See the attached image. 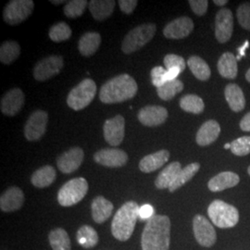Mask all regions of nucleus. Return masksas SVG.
I'll list each match as a JSON object with an SVG mask.
<instances>
[{
	"label": "nucleus",
	"instance_id": "ddd939ff",
	"mask_svg": "<svg viewBox=\"0 0 250 250\" xmlns=\"http://www.w3.org/2000/svg\"><path fill=\"white\" fill-rule=\"evenodd\" d=\"M125 120L122 115L108 119L103 126L104 138L112 146H120L125 138Z\"/></svg>",
	"mask_w": 250,
	"mask_h": 250
},
{
	"label": "nucleus",
	"instance_id": "3c124183",
	"mask_svg": "<svg viewBox=\"0 0 250 250\" xmlns=\"http://www.w3.org/2000/svg\"><path fill=\"white\" fill-rule=\"evenodd\" d=\"M50 2H51V3H53L54 5H60V4H62V3H65V1H64V0H61V1H56V0H51Z\"/></svg>",
	"mask_w": 250,
	"mask_h": 250
},
{
	"label": "nucleus",
	"instance_id": "f03ea898",
	"mask_svg": "<svg viewBox=\"0 0 250 250\" xmlns=\"http://www.w3.org/2000/svg\"><path fill=\"white\" fill-rule=\"evenodd\" d=\"M138 85L129 74H121L105 83L99 93V99L104 104H116L133 99Z\"/></svg>",
	"mask_w": 250,
	"mask_h": 250
},
{
	"label": "nucleus",
	"instance_id": "9b49d317",
	"mask_svg": "<svg viewBox=\"0 0 250 250\" xmlns=\"http://www.w3.org/2000/svg\"><path fill=\"white\" fill-rule=\"evenodd\" d=\"M48 115L44 110H36L27 120L24 126V136L28 141H37L43 137L46 131Z\"/></svg>",
	"mask_w": 250,
	"mask_h": 250
},
{
	"label": "nucleus",
	"instance_id": "dca6fc26",
	"mask_svg": "<svg viewBox=\"0 0 250 250\" xmlns=\"http://www.w3.org/2000/svg\"><path fill=\"white\" fill-rule=\"evenodd\" d=\"M25 102V97L22 90L13 88L8 91L1 99V112L7 116H15L21 111Z\"/></svg>",
	"mask_w": 250,
	"mask_h": 250
},
{
	"label": "nucleus",
	"instance_id": "5701e85b",
	"mask_svg": "<svg viewBox=\"0 0 250 250\" xmlns=\"http://www.w3.org/2000/svg\"><path fill=\"white\" fill-rule=\"evenodd\" d=\"M114 206L102 196L96 197L91 205L92 217L97 224H103L112 214Z\"/></svg>",
	"mask_w": 250,
	"mask_h": 250
},
{
	"label": "nucleus",
	"instance_id": "c9c22d12",
	"mask_svg": "<svg viewBox=\"0 0 250 250\" xmlns=\"http://www.w3.org/2000/svg\"><path fill=\"white\" fill-rule=\"evenodd\" d=\"M184 90V83L182 81L176 80L170 81L165 83L162 86L157 88V93L160 99L165 101H169L173 99L177 94Z\"/></svg>",
	"mask_w": 250,
	"mask_h": 250
},
{
	"label": "nucleus",
	"instance_id": "a878e982",
	"mask_svg": "<svg viewBox=\"0 0 250 250\" xmlns=\"http://www.w3.org/2000/svg\"><path fill=\"white\" fill-rule=\"evenodd\" d=\"M181 170L182 166L179 161L171 162L160 172V174L155 181V187L161 190L167 188L169 189Z\"/></svg>",
	"mask_w": 250,
	"mask_h": 250
},
{
	"label": "nucleus",
	"instance_id": "0eeeda50",
	"mask_svg": "<svg viewBox=\"0 0 250 250\" xmlns=\"http://www.w3.org/2000/svg\"><path fill=\"white\" fill-rule=\"evenodd\" d=\"M88 183L83 177L74 178L67 182L58 193V201L62 207H72L80 202L86 196Z\"/></svg>",
	"mask_w": 250,
	"mask_h": 250
},
{
	"label": "nucleus",
	"instance_id": "cd10ccee",
	"mask_svg": "<svg viewBox=\"0 0 250 250\" xmlns=\"http://www.w3.org/2000/svg\"><path fill=\"white\" fill-rule=\"evenodd\" d=\"M218 72L227 79H234L237 76V59L232 53L225 52L218 62Z\"/></svg>",
	"mask_w": 250,
	"mask_h": 250
},
{
	"label": "nucleus",
	"instance_id": "412c9836",
	"mask_svg": "<svg viewBox=\"0 0 250 250\" xmlns=\"http://www.w3.org/2000/svg\"><path fill=\"white\" fill-rule=\"evenodd\" d=\"M170 158V152L165 149L146 155L139 162V169L145 173L159 170L167 163Z\"/></svg>",
	"mask_w": 250,
	"mask_h": 250
},
{
	"label": "nucleus",
	"instance_id": "473e14b6",
	"mask_svg": "<svg viewBox=\"0 0 250 250\" xmlns=\"http://www.w3.org/2000/svg\"><path fill=\"white\" fill-rule=\"evenodd\" d=\"M188 65L190 71L198 80L207 81L210 77V68L208 63L200 57H190L188 60Z\"/></svg>",
	"mask_w": 250,
	"mask_h": 250
},
{
	"label": "nucleus",
	"instance_id": "49530a36",
	"mask_svg": "<svg viewBox=\"0 0 250 250\" xmlns=\"http://www.w3.org/2000/svg\"><path fill=\"white\" fill-rule=\"evenodd\" d=\"M182 72V71L179 68H172L170 70H167L165 73V82H170V81L176 80L177 76Z\"/></svg>",
	"mask_w": 250,
	"mask_h": 250
},
{
	"label": "nucleus",
	"instance_id": "9d476101",
	"mask_svg": "<svg viewBox=\"0 0 250 250\" xmlns=\"http://www.w3.org/2000/svg\"><path fill=\"white\" fill-rule=\"evenodd\" d=\"M193 231L197 243L205 248H210L217 240L214 227L203 215L197 214L193 220Z\"/></svg>",
	"mask_w": 250,
	"mask_h": 250
},
{
	"label": "nucleus",
	"instance_id": "4c0bfd02",
	"mask_svg": "<svg viewBox=\"0 0 250 250\" xmlns=\"http://www.w3.org/2000/svg\"><path fill=\"white\" fill-rule=\"evenodd\" d=\"M88 2L86 0H72L64 7V14L69 18H78L83 15Z\"/></svg>",
	"mask_w": 250,
	"mask_h": 250
},
{
	"label": "nucleus",
	"instance_id": "72a5a7b5",
	"mask_svg": "<svg viewBox=\"0 0 250 250\" xmlns=\"http://www.w3.org/2000/svg\"><path fill=\"white\" fill-rule=\"evenodd\" d=\"M21 54V46L15 41H7L0 47V62L9 65L14 62Z\"/></svg>",
	"mask_w": 250,
	"mask_h": 250
},
{
	"label": "nucleus",
	"instance_id": "c756f323",
	"mask_svg": "<svg viewBox=\"0 0 250 250\" xmlns=\"http://www.w3.org/2000/svg\"><path fill=\"white\" fill-rule=\"evenodd\" d=\"M48 240L53 250H72L70 236L62 228H56L49 232Z\"/></svg>",
	"mask_w": 250,
	"mask_h": 250
},
{
	"label": "nucleus",
	"instance_id": "bb28decb",
	"mask_svg": "<svg viewBox=\"0 0 250 250\" xmlns=\"http://www.w3.org/2000/svg\"><path fill=\"white\" fill-rule=\"evenodd\" d=\"M101 44V36L97 32H88L81 36L78 48L82 56L90 57L96 53Z\"/></svg>",
	"mask_w": 250,
	"mask_h": 250
},
{
	"label": "nucleus",
	"instance_id": "4be33fe9",
	"mask_svg": "<svg viewBox=\"0 0 250 250\" xmlns=\"http://www.w3.org/2000/svg\"><path fill=\"white\" fill-rule=\"evenodd\" d=\"M240 182L239 176L232 171H224L209 180L208 188L211 192H221L228 188H234Z\"/></svg>",
	"mask_w": 250,
	"mask_h": 250
},
{
	"label": "nucleus",
	"instance_id": "f3484780",
	"mask_svg": "<svg viewBox=\"0 0 250 250\" xmlns=\"http://www.w3.org/2000/svg\"><path fill=\"white\" fill-rule=\"evenodd\" d=\"M194 30V22L188 17H180L169 22L163 29V35L168 39H183Z\"/></svg>",
	"mask_w": 250,
	"mask_h": 250
},
{
	"label": "nucleus",
	"instance_id": "1a4fd4ad",
	"mask_svg": "<svg viewBox=\"0 0 250 250\" xmlns=\"http://www.w3.org/2000/svg\"><path fill=\"white\" fill-rule=\"evenodd\" d=\"M64 67V61L62 56H49L36 63L34 68V78L39 82L49 80L59 74Z\"/></svg>",
	"mask_w": 250,
	"mask_h": 250
},
{
	"label": "nucleus",
	"instance_id": "de8ad7c7",
	"mask_svg": "<svg viewBox=\"0 0 250 250\" xmlns=\"http://www.w3.org/2000/svg\"><path fill=\"white\" fill-rule=\"evenodd\" d=\"M240 128L244 132H250V112L247 113L240 122Z\"/></svg>",
	"mask_w": 250,
	"mask_h": 250
},
{
	"label": "nucleus",
	"instance_id": "6ab92c4d",
	"mask_svg": "<svg viewBox=\"0 0 250 250\" xmlns=\"http://www.w3.org/2000/svg\"><path fill=\"white\" fill-rule=\"evenodd\" d=\"M24 203V194L21 188H9L1 195L0 208L4 212H13L20 209Z\"/></svg>",
	"mask_w": 250,
	"mask_h": 250
},
{
	"label": "nucleus",
	"instance_id": "864d4df0",
	"mask_svg": "<svg viewBox=\"0 0 250 250\" xmlns=\"http://www.w3.org/2000/svg\"><path fill=\"white\" fill-rule=\"evenodd\" d=\"M248 172H249V174H250V166L249 167V169H248Z\"/></svg>",
	"mask_w": 250,
	"mask_h": 250
},
{
	"label": "nucleus",
	"instance_id": "b1692460",
	"mask_svg": "<svg viewBox=\"0 0 250 250\" xmlns=\"http://www.w3.org/2000/svg\"><path fill=\"white\" fill-rule=\"evenodd\" d=\"M225 99L230 108L234 112H239L246 106V99L241 88L235 83H229L224 90Z\"/></svg>",
	"mask_w": 250,
	"mask_h": 250
},
{
	"label": "nucleus",
	"instance_id": "09e8293b",
	"mask_svg": "<svg viewBox=\"0 0 250 250\" xmlns=\"http://www.w3.org/2000/svg\"><path fill=\"white\" fill-rule=\"evenodd\" d=\"M250 45V43L249 42H246L243 46L240 47V49H239V56H244L245 55V50L247 49V47Z\"/></svg>",
	"mask_w": 250,
	"mask_h": 250
},
{
	"label": "nucleus",
	"instance_id": "4468645a",
	"mask_svg": "<svg viewBox=\"0 0 250 250\" xmlns=\"http://www.w3.org/2000/svg\"><path fill=\"white\" fill-rule=\"evenodd\" d=\"M94 161L109 168L123 167L128 161L126 152L118 148H103L95 153Z\"/></svg>",
	"mask_w": 250,
	"mask_h": 250
},
{
	"label": "nucleus",
	"instance_id": "a211bd4d",
	"mask_svg": "<svg viewBox=\"0 0 250 250\" xmlns=\"http://www.w3.org/2000/svg\"><path fill=\"white\" fill-rule=\"evenodd\" d=\"M168 119V110L161 106H146L138 112L139 122L147 127L159 126Z\"/></svg>",
	"mask_w": 250,
	"mask_h": 250
},
{
	"label": "nucleus",
	"instance_id": "37998d69",
	"mask_svg": "<svg viewBox=\"0 0 250 250\" xmlns=\"http://www.w3.org/2000/svg\"><path fill=\"white\" fill-rule=\"evenodd\" d=\"M189 5L197 16H203L207 13L208 2L207 0H189Z\"/></svg>",
	"mask_w": 250,
	"mask_h": 250
},
{
	"label": "nucleus",
	"instance_id": "79ce46f5",
	"mask_svg": "<svg viewBox=\"0 0 250 250\" xmlns=\"http://www.w3.org/2000/svg\"><path fill=\"white\" fill-rule=\"evenodd\" d=\"M166 72L167 70L161 66H157L152 69L150 74H151L152 83L154 86L159 88L166 83L164 78Z\"/></svg>",
	"mask_w": 250,
	"mask_h": 250
},
{
	"label": "nucleus",
	"instance_id": "ea45409f",
	"mask_svg": "<svg viewBox=\"0 0 250 250\" xmlns=\"http://www.w3.org/2000/svg\"><path fill=\"white\" fill-rule=\"evenodd\" d=\"M236 16L240 26L250 31V3L240 5L236 10Z\"/></svg>",
	"mask_w": 250,
	"mask_h": 250
},
{
	"label": "nucleus",
	"instance_id": "f257e3e1",
	"mask_svg": "<svg viewBox=\"0 0 250 250\" xmlns=\"http://www.w3.org/2000/svg\"><path fill=\"white\" fill-rule=\"evenodd\" d=\"M170 221L168 216L155 215L146 221L141 245L143 250H169Z\"/></svg>",
	"mask_w": 250,
	"mask_h": 250
},
{
	"label": "nucleus",
	"instance_id": "aec40b11",
	"mask_svg": "<svg viewBox=\"0 0 250 250\" xmlns=\"http://www.w3.org/2000/svg\"><path fill=\"white\" fill-rule=\"evenodd\" d=\"M221 134V126L214 121H207L197 131L196 141L197 145L206 146L215 142Z\"/></svg>",
	"mask_w": 250,
	"mask_h": 250
},
{
	"label": "nucleus",
	"instance_id": "e433bc0d",
	"mask_svg": "<svg viewBox=\"0 0 250 250\" xmlns=\"http://www.w3.org/2000/svg\"><path fill=\"white\" fill-rule=\"evenodd\" d=\"M72 31L69 24L64 21L54 24L49 30V37L55 43H61L71 38Z\"/></svg>",
	"mask_w": 250,
	"mask_h": 250
},
{
	"label": "nucleus",
	"instance_id": "2eb2a0df",
	"mask_svg": "<svg viewBox=\"0 0 250 250\" xmlns=\"http://www.w3.org/2000/svg\"><path fill=\"white\" fill-rule=\"evenodd\" d=\"M84 158L83 150L74 146L69 150L62 153L57 160V165L59 170L65 174H69L74 172L80 168Z\"/></svg>",
	"mask_w": 250,
	"mask_h": 250
},
{
	"label": "nucleus",
	"instance_id": "2f4dec72",
	"mask_svg": "<svg viewBox=\"0 0 250 250\" xmlns=\"http://www.w3.org/2000/svg\"><path fill=\"white\" fill-rule=\"evenodd\" d=\"M77 241L85 250L96 247L99 243V234L97 231L90 225H83L78 230L76 234Z\"/></svg>",
	"mask_w": 250,
	"mask_h": 250
},
{
	"label": "nucleus",
	"instance_id": "393cba45",
	"mask_svg": "<svg viewBox=\"0 0 250 250\" xmlns=\"http://www.w3.org/2000/svg\"><path fill=\"white\" fill-rule=\"evenodd\" d=\"M113 0H92L89 2V11L97 21H105L111 16L115 9Z\"/></svg>",
	"mask_w": 250,
	"mask_h": 250
},
{
	"label": "nucleus",
	"instance_id": "7ed1b4c3",
	"mask_svg": "<svg viewBox=\"0 0 250 250\" xmlns=\"http://www.w3.org/2000/svg\"><path fill=\"white\" fill-rule=\"evenodd\" d=\"M139 208L135 201H128L118 209L111 224V232L117 240L125 242L130 239L139 218Z\"/></svg>",
	"mask_w": 250,
	"mask_h": 250
},
{
	"label": "nucleus",
	"instance_id": "c03bdc74",
	"mask_svg": "<svg viewBox=\"0 0 250 250\" xmlns=\"http://www.w3.org/2000/svg\"><path fill=\"white\" fill-rule=\"evenodd\" d=\"M138 4L137 0H120L119 6L121 10L125 14H132Z\"/></svg>",
	"mask_w": 250,
	"mask_h": 250
},
{
	"label": "nucleus",
	"instance_id": "f704fd0d",
	"mask_svg": "<svg viewBox=\"0 0 250 250\" xmlns=\"http://www.w3.org/2000/svg\"><path fill=\"white\" fill-rule=\"evenodd\" d=\"M180 107L189 113L200 114L204 111L205 104L202 99L197 95H186L180 100Z\"/></svg>",
	"mask_w": 250,
	"mask_h": 250
},
{
	"label": "nucleus",
	"instance_id": "c85d7f7f",
	"mask_svg": "<svg viewBox=\"0 0 250 250\" xmlns=\"http://www.w3.org/2000/svg\"><path fill=\"white\" fill-rule=\"evenodd\" d=\"M56 176L57 173L53 167L46 165L36 170L33 173L31 177V183L37 188H47L53 184Z\"/></svg>",
	"mask_w": 250,
	"mask_h": 250
},
{
	"label": "nucleus",
	"instance_id": "7c9ffc66",
	"mask_svg": "<svg viewBox=\"0 0 250 250\" xmlns=\"http://www.w3.org/2000/svg\"><path fill=\"white\" fill-rule=\"evenodd\" d=\"M199 169H200V164L198 162L191 163L187 167H185L184 169H182L179 172L178 175L176 176L175 180L173 181V183L171 184V186L169 188L170 193L175 192L176 190H178L179 188L185 186L188 182H189L197 174Z\"/></svg>",
	"mask_w": 250,
	"mask_h": 250
},
{
	"label": "nucleus",
	"instance_id": "20e7f679",
	"mask_svg": "<svg viewBox=\"0 0 250 250\" xmlns=\"http://www.w3.org/2000/svg\"><path fill=\"white\" fill-rule=\"evenodd\" d=\"M208 214L211 222L219 228H232L238 224L237 208L223 200L216 199L208 208Z\"/></svg>",
	"mask_w": 250,
	"mask_h": 250
},
{
	"label": "nucleus",
	"instance_id": "f8f14e48",
	"mask_svg": "<svg viewBox=\"0 0 250 250\" xmlns=\"http://www.w3.org/2000/svg\"><path fill=\"white\" fill-rule=\"evenodd\" d=\"M233 31V16L229 9H222L216 14L215 18V36L219 43L228 42L232 37Z\"/></svg>",
	"mask_w": 250,
	"mask_h": 250
},
{
	"label": "nucleus",
	"instance_id": "423d86ee",
	"mask_svg": "<svg viewBox=\"0 0 250 250\" xmlns=\"http://www.w3.org/2000/svg\"><path fill=\"white\" fill-rule=\"evenodd\" d=\"M96 93L97 84L95 81L86 78L71 90L67 98V104L73 110H82L93 101Z\"/></svg>",
	"mask_w": 250,
	"mask_h": 250
},
{
	"label": "nucleus",
	"instance_id": "a18cd8bd",
	"mask_svg": "<svg viewBox=\"0 0 250 250\" xmlns=\"http://www.w3.org/2000/svg\"><path fill=\"white\" fill-rule=\"evenodd\" d=\"M153 216H155V211L151 205L145 204L139 208L138 217L141 221H148Z\"/></svg>",
	"mask_w": 250,
	"mask_h": 250
},
{
	"label": "nucleus",
	"instance_id": "8fccbe9b",
	"mask_svg": "<svg viewBox=\"0 0 250 250\" xmlns=\"http://www.w3.org/2000/svg\"><path fill=\"white\" fill-rule=\"evenodd\" d=\"M213 3H214L215 5H217V6L223 7V6L226 5L228 3V1L227 0H214Z\"/></svg>",
	"mask_w": 250,
	"mask_h": 250
},
{
	"label": "nucleus",
	"instance_id": "a19ab883",
	"mask_svg": "<svg viewBox=\"0 0 250 250\" xmlns=\"http://www.w3.org/2000/svg\"><path fill=\"white\" fill-rule=\"evenodd\" d=\"M163 62H164L166 70H170L172 68H179L182 72H184L186 70L187 63L185 62L184 58H182L181 56H178V55L168 54V55L165 56Z\"/></svg>",
	"mask_w": 250,
	"mask_h": 250
},
{
	"label": "nucleus",
	"instance_id": "6e6552de",
	"mask_svg": "<svg viewBox=\"0 0 250 250\" xmlns=\"http://www.w3.org/2000/svg\"><path fill=\"white\" fill-rule=\"evenodd\" d=\"M34 8L32 0H12L4 9L3 19L9 25H18L33 13Z\"/></svg>",
	"mask_w": 250,
	"mask_h": 250
},
{
	"label": "nucleus",
	"instance_id": "58836bf2",
	"mask_svg": "<svg viewBox=\"0 0 250 250\" xmlns=\"http://www.w3.org/2000/svg\"><path fill=\"white\" fill-rule=\"evenodd\" d=\"M231 151L232 154L243 157L250 154V136H243L235 139L231 143Z\"/></svg>",
	"mask_w": 250,
	"mask_h": 250
},
{
	"label": "nucleus",
	"instance_id": "39448f33",
	"mask_svg": "<svg viewBox=\"0 0 250 250\" xmlns=\"http://www.w3.org/2000/svg\"><path fill=\"white\" fill-rule=\"evenodd\" d=\"M157 26L155 23H144L131 30L126 36L122 44L123 52L134 53L146 45L155 36Z\"/></svg>",
	"mask_w": 250,
	"mask_h": 250
},
{
	"label": "nucleus",
	"instance_id": "603ef678",
	"mask_svg": "<svg viewBox=\"0 0 250 250\" xmlns=\"http://www.w3.org/2000/svg\"><path fill=\"white\" fill-rule=\"evenodd\" d=\"M246 79L248 80V82H250V69L247 72V73H246Z\"/></svg>",
	"mask_w": 250,
	"mask_h": 250
}]
</instances>
